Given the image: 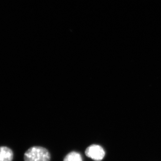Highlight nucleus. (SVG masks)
<instances>
[{
  "instance_id": "1",
  "label": "nucleus",
  "mask_w": 161,
  "mask_h": 161,
  "mask_svg": "<svg viewBox=\"0 0 161 161\" xmlns=\"http://www.w3.org/2000/svg\"><path fill=\"white\" fill-rule=\"evenodd\" d=\"M50 153L46 148L33 147L25 152L24 161H50Z\"/></svg>"
},
{
  "instance_id": "2",
  "label": "nucleus",
  "mask_w": 161,
  "mask_h": 161,
  "mask_svg": "<svg viewBox=\"0 0 161 161\" xmlns=\"http://www.w3.org/2000/svg\"><path fill=\"white\" fill-rule=\"evenodd\" d=\"M105 154L103 148L101 146L96 144L91 145L85 150L86 155L95 161L102 160Z\"/></svg>"
},
{
  "instance_id": "3",
  "label": "nucleus",
  "mask_w": 161,
  "mask_h": 161,
  "mask_svg": "<svg viewBox=\"0 0 161 161\" xmlns=\"http://www.w3.org/2000/svg\"><path fill=\"white\" fill-rule=\"evenodd\" d=\"M13 157V152L10 148L0 147V161H12Z\"/></svg>"
},
{
  "instance_id": "4",
  "label": "nucleus",
  "mask_w": 161,
  "mask_h": 161,
  "mask_svg": "<svg viewBox=\"0 0 161 161\" xmlns=\"http://www.w3.org/2000/svg\"><path fill=\"white\" fill-rule=\"evenodd\" d=\"M63 161H83V160L80 153L72 151L65 156Z\"/></svg>"
}]
</instances>
